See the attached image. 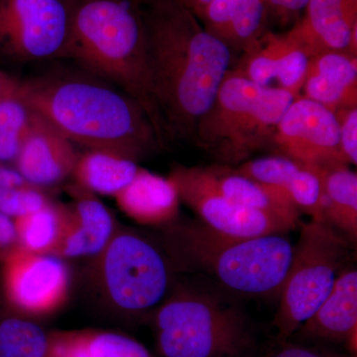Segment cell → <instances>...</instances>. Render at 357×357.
I'll return each instance as SVG.
<instances>
[{"mask_svg": "<svg viewBox=\"0 0 357 357\" xmlns=\"http://www.w3.org/2000/svg\"><path fill=\"white\" fill-rule=\"evenodd\" d=\"M152 93L164 133L195 137L229 70L231 50L182 0L143 4Z\"/></svg>", "mask_w": 357, "mask_h": 357, "instance_id": "cell-1", "label": "cell"}, {"mask_svg": "<svg viewBox=\"0 0 357 357\" xmlns=\"http://www.w3.org/2000/svg\"><path fill=\"white\" fill-rule=\"evenodd\" d=\"M105 79L54 76L20 82L18 96L74 144L136 159L161 140L146 110Z\"/></svg>", "mask_w": 357, "mask_h": 357, "instance_id": "cell-2", "label": "cell"}, {"mask_svg": "<svg viewBox=\"0 0 357 357\" xmlns=\"http://www.w3.org/2000/svg\"><path fill=\"white\" fill-rule=\"evenodd\" d=\"M69 36L63 57L115 84L144 107L164 135L152 93L146 27L138 0H69Z\"/></svg>", "mask_w": 357, "mask_h": 357, "instance_id": "cell-3", "label": "cell"}, {"mask_svg": "<svg viewBox=\"0 0 357 357\" xmlns=\"http://www.w3.org/2000/svg\"><path fill=\"white\" fill-rule=\"evenodd\" d=\"M164 230L167 257L178 270L208 276L241 295H279L293 255L284 234L229 236L202 222H174Z\"/></svg>", "mask_w": 357, "mask_h": 357, "instance_id": "cell-4", "label": "cell"}, {"mask_svg": "<svg viewBox=\"0 0 357 357\" xmlns=\"http://www.w3.org/2000/svg\"><path fill=\"white\" fill-rule=\"evenodd\" d=\"M294 100L285 89L258 86L229 70L195 138L225 162L243 161L273 143L279 121Z\"/></svg>", "mask_w": 357, "mask_h": 357, "instance_id": "cell-5", "label": "cell"}, {"mask_svg": "<svg viewBox=\"0 0 357 357\" xmlns=\"http://www.w3.org/2000/svg\"><path fill=\"white\" fill-rule=\"evenodd\" d=\"M156 328L164 357H241L253 344L243 312L206 293L174 296L157 312Z\"/></svg>", "mask_w": 357, "mask_h": 357, "instance_id": "cell-6", "label": "cell"}, {"mask_svg": "<svg viewBox=\"0 0 357 357\" xmlns=\"http://www.w3.org/2000/svg\"><path fill=\"white\" fill-rule=\"evenodd\" d=\"M349 255V241L333 227L314 220L301 225L274 319L281 340L297 332L323 304Z\"/></svg>", "mask_w": 357, "mask_h": 357, "instance_id": "cell-7", "label": "cell"}, {"mask_svg": "<svg viewBox=\"0 0 357 357\" xmlns=\"http://www.w3.org/2000/svg\"><path fill=\"white\" fill-rule=\"evenodd\" d=\"M102 255L103 287L116 309L148 311L164 299L171 263L153 243L132 232H121Z\"/></svg>", "mask_w": 357, "mask_h": 357, "instance_id": "cell-8", "label": "cell"}, {"mask_svg": "<svg viewBox=\"0 0 357 357\" xmlns=\"http://www.w3.org/2000/svg\"><path fill=\"white\" fill-rule=\"evenodd\" d=\"M69 0H0V56L14 62L63 57Z\"/></svg>", "mask_w": 357, "mask_h": 357, "instance_id": "cell-9", "label": "cell"}, {"mask_svg": "<svg viewBox=\"0 0 357 357\" xmlns=\"http://www.w3.org/2000/svg\"><path fill=\"white\" fill-rule=\"evenodd\" d=\"M178 197L211 229L239 237L285 234L297 225L262 211L251 210L218 192L208 168L178 167L169 177Z\"/></svg>", "mask_w": 357, "mask_h": 357, "instance_id": "cell-10", "label": "cell"}, {"mask_svg": "<svg viewBox=\"0 0 357 357\" xmlns=\"http://www.w3.org/2000/svg\"><path fill=\"white\" fill-rule=\"evenodd\" d=\"M273 143L286 157L303 165L347 164L340 149L335 112L305 96L295 98L286 110Z\"/></svg>", "mask_w": 357, "mask_h": 357, "instance_id": "cell-11", "label": "cell"}, {"mask_svg": "<svg viewBox=\"0 0 357 357\" xmlns=\"http://www.w3.org/2000/svg\"><path fill=\"white\" fill-rule=\"evenodd\" d=\"M2 262L4 294L17 312L44 314L64 300L69 274L59 256L36 255L20 248Z\"/></svg>", "mask_w": 357, "mask_h": 357, "instance_id": "cell-12", "label": "cell"}, {"mask_svg": "<svg viewBox=\"0 0 357 357\" xmlns=\"http://www.w3.org/2000/svg\"><path fill=\"white\" fill-rule=\"evenodd\" d=\"M289 38L310 58L328 52L357 54V0H309Z\"/></svg>", "mask_w": 357, "mask_h": 357, "instance_id": "cell-13", "label": "cell"}, {"mask_svg": "<svg viewBox=\"0 0 357 357\" xmlns=\"http://www.w3.org/2000/svg\"><path fill=\"white\" fill-rule=\"evenodd\" d=\"M74 143L50 122L33 112L13 166L34 187H49L72 175L79 154Z\"/></svg>", "mask_w": 357, "mask_h": 357, "instance_id": "cell-14", "label": "cell"}, {"mask_svg": "<svg viewBox=\"0 0 357 357\" xmlns=\"http://www.w3.org/2000/svg\"><path fill=\"white\" fill-rule=\"evenodd\" d=\"M301 335L316 340L345 342L356 351L357 271L342 269L330 295L301 328Z\"/></svg>", "mask_w": 357, "mask_h": 357, "instance_id": "cell-15", "label": "cell"}, {"mask_svg": "<svg viewBox=\"0 0 357 357\" xmlns=\"http://www.w3.org/2000/svg\"><path fill=\"white\" fill-rule=\"evenodd\" d=\"M357 56L328 52L310 59L303 91L305 98L333 112L357 107Z\"/></svg>", "mask_w": 357, "mask_h": 357, "instance_id": "cell-16", "label": "cell"}, {"mask_svg": "<svg viewBox=\"0 0 357 357\" xmlns=\"http://www.w3.org/2000/svg\"><path fill=\"white\" fill-rule=\"evenodd\" d=\"M81 191L74 208L69 213L64 211L63 236L53 255L77 258L100 255L114 236V220L105 204Z\"/></svg>", "mask_w": 357, "mask_h": 357, "instance_id": "cell-17", "label": "cell"}, {"mask_svg": "<svg viewBox=\"0 0 357 357\" xmlns=\"http://www.w3.org/2000/svg\"><path fill=\"white\" fill-rule=\"evenodd\" d=\"M128 217L149 225H168L178 217L177 189L169 178L139 169L132 182L114 197Z\"/></svg>", "mask_w": 357, "mask_h": 357, "instance_id": "cell-18", "label": "cell"}, {"mask_svg": "<svg viewBox=\"0 0 357 357\" xmlns=\"http://www.w3.org/2000/svg\"><path fill=\"white\" fill-rule=\"evenodd\" d=\"M213 185L223 196L234 203L284 218L297 225L299 210L286 190L255 182L231 169L208 168Z\"/></svg>", "mask_w": 357, "mask_h": 357, "instance_id": "cell-19", "label": "cell"}, {"mask_svg": "<svg viewBox=\"0 0 357 357\" xmlns=\"http://www.w3.org/2000/svg\"><path fill=\"white\" fill-rule=\"evenodd\" d=\"M347 165L332 163L309 167L321 180L324 222L344 232L354 243L357 237V176Z\"/></svg>", "mask_w": 357, "mask_h": 357, "instance_id": "cell-20", "label": "cell"}, {"mask_svg": "<svg viewBox=\"0 0 357 357\" xmlns=\"http://www.w3.org/2000/svg\"><path fill=\"white\" fill-rule=\"evenodd\" d=\"M133 160L102 150L79 155L72 175L83 191L116 196L139 171Z\"/></svg>", "mask_w": 357, "mask_h": 357, "instance_id": "cell-21", "label": "cell"}, {"mask_svg": "<svg viewBox=\"0 0 357 357\" xmlns=\"http://www.w3.org/2000/svg\"><path fill=\"white\" fill-rule=\"evenodd\" d=\"M51 349L63 357H152L133 338L109 332L51 335Z\"/></svg>", "mask_w": 357, "mask_h": 357, "instance_id": "cell-22", "label": "cell"}, {"mask_svg": "<svg viewBox=\"0 0 357 357\" xmlns=\"http://www.w3.org/2000/svg\"><path fill=\"white\" fill-rule=\"evenodd\" d=\"M51 335L20 312L0 310V357H48Z\"/></svg>", "mask_w": 357, "mask_h": 357, "instance_id": "cell-23", "label": "cell"}, {"mask_svg": "<svg viewBox=\"0 0 357 357\" xmlns=\"http://www.w3.org/2000/svg\"><path fill=\"white\" fill-rule=\"evenodd\" d=\"M15 222L20 248L36 255L53 253L64 229V211L50 203Z\"/></svg>", "mask_w": 357, "mask_h": 357, "instance_id": "cell-24", "label": "cell"}, {"mask_svg": "<svg viewBox=\"0 0 357 357\" xmlns=\"http://www.w3.org/2000/svg\"><path fill=\"white\" fill-rule=\"evenodd\" d=\"M32 116L31 109L18 96L17 89L0 98V165H13Z\"/></svg>", "mask_w": 357, "mask_h": 357, "instance_id": "cell-25", "label": "cell"}, {"mask_svg": "<svg viewBox=\"0 0 357 357\" xmlns=\"http://www.w3.org/2000/svg\"><path fill=\"white\" fill-rule=\"evenodd\" d=\"M269 16L267 0H236L227 46L244 51L264 34Z\"/></svg>", "mask_w": 357, "mask_h": 357, "instance_id": "cell-26", "label": "cell"}, {"mask_svg": "<svg viewBox=\"0 0 357 357\" xmlns=\"http://www.w3.org/2000/svg\"><path fill=\"white\" fill-rule=\"evenodd\" d=\"M310 59L299 45L289 38L286 33L281 35L280 51L275 79L278 81L280 88L290 93L294 98H299L302 93Z\"/></svg>", "mask_w": 357, "mask_h": 357, "instance_id": "cell-27", "label": "cell"}, {"mask_svg": "<svg viewBox=\"0 0 357 357\" xmlns=\"http://www.w3.org/2000/svg\"><path fill=\"white\" fill-rule=\"evenodd\" d=\"M302 166L288 157L272 156L245 162L234 171L255 182L286 190Z\"/></svg>", "mask_w": 357, "mask_h": 357, "instance_id": "cell-28", "label": "cell"}, {"mask_svg": "<svg viewBox=\"0 0 357 357\" xmlns=\"http://www.w3.org/2000/svg\"><path fill=\"white\" fill-rule=\"evenodd\" d=\"M298 210L311 215L314 222H324L323 190L318 174L311 167L303 165L289 183L287 189Z\"/></svg>", "mask_w": 357, "mask_h": 357, "instance_id": "cell-29", "label": "cell"}, {"mask_svg": "<svg viewBox=\"0 0 357 357\" xmlns=\"http://www.w3.org/2000/svg\"><path fill=\"white\" fill-rule=\"evenodd\" d=\"M50 203L39 188L32 185L21 188H0V213L17 220L41 210Z\"/></svg>", "mask_w": 357, "mask_h": 357, "instance_id": "cell-30", "label": "cell"}, {"mask_svg": "<svg viewBox=\"0 0 357 357\" xmlns=\"http://www.w3.org/2000/svg\"><path fill=\"white\" fill-rule=\"evenodd\" d=\"M234 3L236 0H211L197 15L204 29L225 44L229 39Z\"/></svg>", "mask_w": 357, "mask_h": 357, "instance_id": "cell-31", "label": "cell"}, {"mask_svg": "<svg viewBox=\"0 0 357 357\" xmlns=\"http://www.w3.org/2000/svg\"><path fill=\"white\" fill-rule=\"evenodd\" d=\"M340 123V149L347 164H357V107L335 112Z\"/></svg>", "mask_w": 357, "mask_h": 357, "instance_id": "cell-32", "label": "cell"}, {"mask_svg": "<svg viewBox=\"0 0 357 357\" xmlns=\"http://www.w3.org/2000/svg\"><path fill=\"white\" fill-rule=\"evenodd\" d=\"M269 15L274 16L282 23L299 20L309 0H267Z\"/></svg>", "mask_w": 357, "mask_h": 357, "instance_id": "cell-33", "label": "cell"}, {"mask_svg": "<svg viewBox=\"0 0 357 357\" xmlns=\"http://www.w3.org/2000/svg\"><path fill=\"white\" fill-rule=\"evenodd\" d=\"M18 248H20V244L15 222L13 218L0 213V261H4Z\"/></svg>", "mask_w": 357, "mask_h": 357, "instance_id": "cell-34", "label": "cell"}, {"mask_svg": "<svg viewBox=\"0 0 357 357\" xmlns=\"http://www.w3.org/2000/svg\"><path fill=\"white\" fill-rule=\"evenodd\" d=\"M30 185L14 167L0 165V188L11 189Z\"/></svg>", "mask_w": 357, "mask_h": 357, "instance_id": "cell-35", "label": "cell"}, {"mask_svg": "<svg viewBox=\"0 0 357 357\" xmlns=\"http://www.w3.org/2000/svg\"><path fill=\"white\" fill-rule=\"evenodd\" d=\"M272 357H330L325 354H319L312 351V349H306V347H283L280 351L276 352Z\"/></svg>", "mask_w": 357, "mask_h": 357, "instance_id": "cell-36", "label": "cell"}, {"mask_svg": "<svg viewBox=\"0 0 357 357\" xmlns=\"http://www.w3.org/2000/svg\"><path fill=\"white\" fill-rule=\"evenodd\" d=\"M20 82L0 70V98L14 93L20 86Z\"/></svg>", "mask_w": 357, "mask_h": 357, "instance_id": "cell-37", "label": "cell"}, {"mask_svg": "<svg viewBox=\"0 0 357 357\" xmlns=\"http://www.w3.org/2000/svg\"><path fill=\"white\" fill-rule=\"evenodd\" d=\"M182 1L197 16L211 0H182Z\"/></svg>", "mask_w": 357, "mask_h": 357, "instance_id": "cell-38", "label": "cell"}, {"mask_svg": "<svg viewBox=\"0 0 357 357\" xmlns=\"http://www.w3.org/2000/svg\"><path fill=\"white\" fill-rule=\"evenodd\" d=\"M48 357H63V356H60V354H58L57 352L52 351V349H51V352H50V354H49Z\"/></svg>", "mask_w": 357, "mask_h": 357, "instance_id": "cell-39", "label": "cell"}, {"mask_svg": "<svg viewBox=\"0 0 357 357\" xmlns=\"http://www.w3.org/2000/svg\"><path fill=\"white\" fill-rule=\"evenodd\" d=\"M138 1L140 2L141 6H143V4L149 3V2L154 1V0H138Z\"/></svg>", "mask_w": 357, "mask_h": 357, "instance_id": "cell-40", "label": "cell"}]
</instances>
